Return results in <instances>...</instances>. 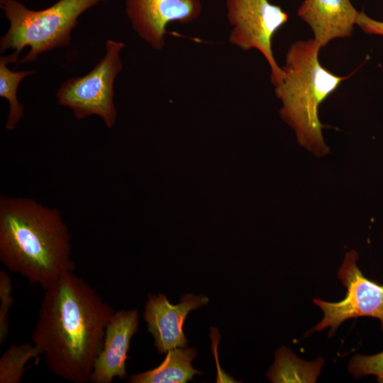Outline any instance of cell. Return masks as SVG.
I'll list each match as a JSON object with an SVG mask.
<instances>
[{
  "instance_id": "8",
  "label": "cell",
  "mask_w": 383,
  "mask_h": 383,
  "mask_svg": "<svg viewBox=\"0 0 383 383\" xmlns=\"http://www.w3.org/2000/svg\"><path fill=\"white\" fill-rule=\"evenodd\" d=\"M201 11V0H126V13L132 28L156 50L165 46L169 23H189Z\"/></svg>"
},
{
  "instance_id": "15",
  "label": "cell",
  "mask_w": 383,
  "mask_h": 383,
  "mask_svg": "<svg viewBox=\"0 0 383 383\" xmlns=\"http://www.w3.org/2000/svg\"><path fill=\"white\" fill-rule=\"evenodd\" d=\"M12 283L9 274L0 271V344H4L9 333V311L13 303Z\"/></svg>"
},
{
  "instance_id": "9",
  "label": "cell",
  "mask_w": 383,
  "mask_h": 383,
  "mask_svg": "<svg viewBox=\"0 0 383 383\" xmlns=\"http://www.w3.org/2000/svg\"><path fill=\"white\" fill-rule=\"evenodd\" d=\"M208 302L209 298L204 295L189 294L181 297L179 304L172 305L163 294H148L143 318L160 353L187 347L188 341L183 332L187 316Z\"/></svg>"
},
{
  "instance_id": "1",
  "label": "cell",
  "mask_w": 383,
  "mask_h": 383,
  "mask_svg": "<svg viewBox=\"0 0 383 383\" xmlns=\"http://www.w3.org/2000/svg\"><path fill=\"white\" fill-rule=\"evenodd\" d=\"M113 313L85 280L68 272L44 289L32 343L54 374L73 383L91 382Z\"/></svg>"
},
{
  "instance_id": "3",
  "label": "cell",
  "mask_w": 383,
  "mask_h": 383,
  "mask_svg": "<svg viewBox=\"0 0 383 383\" xmlns=\"http://www.w3.org/2000/svg\"><path fill=\"white\" fill-rule=\"evenodd\" d=\"M314 40L293 43L286 55L282 82L275 87L281 99L282 118L295 131L299 143L318 157L329 152L322 135L318 106L350 76L334 74L318 60L321 49Z\"/></svg>"
},
{
  "instance_id": "14",
  "label": "cell",
  "mask_w": 383,
  "mask_h": 383,
  "mask_svg": "<svg viewBox=\"0 0 383 383\" xmlns=\"http://www.w3.org/2000/svg\"><path fill=\"white\" fill-rule=\"evenodd\" d=\"M43 355L33 343L11 345L0 357V383H19L31 359Z\"/></svg>"
},
{
  "instance_id": "7",
  "label": "cell",
  "mask_w": 383,
  "mask_h": 383,
  "mask_svg": "<svg viewBox=\"0 0 383 383\" xmlns=\"http://www.w3.org/2000/svg\"><path fill=\"white\" fill-rule=\"evenodd\" d=\"M357 253L351 250L345 254L338 270V277L347 289L345 297L338 302L314 299L313 302L323 311V318L311 331H322L330 326V335L334 334L344 321L360 316L377 318L383 330V285L365 277L356 262Z\"/></svg>"
},
{
  "instance_id": "17",
  "label": "cell",
  "mask_w": 383,
  "mask_h": 383,
  "mask_svg": "<svg viewBox=\"0 0 383 383\" xmlns=\"http://www.w3.org/2000/svg\"><path fill=\"white\" fill-rule=\"evenodd\" d=\"M355 24L367 34L383 36V21H378L371 18L364 11L359 12Z\"/></svg>"
},
{
  "instance_id": "5",
  "label": "cell",
  "mask_w": 383,
  "mask_h": 383,
  "mask_svg": "<svg viewBox=\"0 0 383 383\" xmlns=\"http://www.w3.org/2000/svg\"><path fill=\"white\" fill-rule=\"evenodd\" d=\"M124 47L122 42L107 40L105 55L87 74L70 78L59 87L58 104L71 109L77 119L96 115L107 128H113L117 118L113 84L123 69L120 52Z\"/></svg>"
},
{
  "instance_id": "13",
  "label": "cell",
  "mask_w": 383,
  "mask_h": 383,
  "mask_svg": "<svg viewBox=\"0 0 383 383\" xmlns=\"http://www.w3.org/2000/svg\"><path fill=\"white\" fill-rule=\"evenodd\" d=\"M18 55L15 52L0 57V96L6 99L9 104V111L5 123V128L13 130L23 116V105L17 99V89L25 77L35 73L31 71H12L7 67L9 63L18 61Z\"/></svg>"
},
{
  "instance_id": "6",
  "label": "cell",
  "mask_w": 383,
  "mask_h": 383,
  "mask_svg": "<svg viewBox=\"0 0 383 383\" xmlns=\"http://www.w3.org/2000/svg\"><path fill=\"white\" fill-rule=\"evenodd\" d=\"M227 18L233 28L229 42L243 50L257 49L267 60L271 81L276 87L284 76L274 59L272 42L275 33L288 21V14L268 0H226Z\"/></svg>"
},
{
  "instance_id": "11",
  "label": "cell",
  "mask_w": 383,
  "mask_h": 383,
  "mask_svg": "<svg viewBox=\"0 0 383 383\" xmlns=\"http://www.w3.org/2000/svg\"><path fill=\"white\" fill-rule=\"evenodd\" d=\"M297 14L322 48L333 39L350 37L359 12L350 0H304Z\"/></svg>"
},
{
  "instance_id": "4",
  "label": "cell",
  "mask_w": 383,
  "mask_h": 383,
  "mask_svg": "<svg viewBox=\"0 0 383 383\" xmlns=\"http://www.w3.org/2000/svg\"><path fill=\"white\" fill-rule=\"evenodd\" d=\"M106 1L58 0L46 9L34 11L17 0H0V8L9 22L8 31L0 39V52L13 49L18 55L25 47H29L27 55L19 60L25 63L33 62L47 51L67 46L79 17Z\"/></svg>"
},
{
  "instance_id": "2",
  "label": "cell",
  "mask_w": 383,
  "mask_h": 383,
  "mask_svg": "<svg viewBox=\"0 0 383 383\" xmlns=\"http://www.w3.org/2000/svg\"><path fill=\"white\" fill-rule=\"evenodd\" d=\"M71 234L59 210L28 197L0 196V261L43 289L74 272Z\"/></svg>"
},
{
  "instance_id": "10",
  "label": "cell",
  "mask_w": 383,
  "mask_h": 383,
  "mask_svg": "<svg viewBox=\"0 0 383 383\" xmlns=\"http://www.w3.org/2000/svg\"><path fill=\"white\" fill-rule=\"evenodd\" d=\"M138 311H114L109 322L101 349L91 377L92 383H111L114 378L127 377L126 363L130 343L138 331Z\"/></svg>"
},
{
  "instance_id": "12",
  "label": "cell",
  "mask_w": 383,
  "mask_h": 383,
  "mask_svg": "<svg viewBox=\"0 0 383 383\" xmlns=\"http://www.w3.org/2000/svg\"><path fill=\"white\" fill-rule=\"evenodd\" d=\"M196 356L193 348H177L169 350L163 362L150 370L128 377L131 383H184L201 372L192 366Z\"/></svg>"
},
{
  "instance_id": "16",
  "label": "cell",
  "mask_w": 383,
  "mask_h": 383,
  "mask_svg": "<svg viewBox=\"0 0 383 383\" xmlns=\"http://www.w3.org/2000/svg\"><path fill=\"white\" fill-rule=\"evenodd\" d=\"M348 369L356 377L373 374L383 382V351L370 356L357 355L350 362Z\"/></svg>"
}]
</instances>
